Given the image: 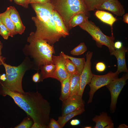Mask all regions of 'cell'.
Segmentation results:
<instances>
[{
  "label": "cell",
  "mask_w": 128,
  "mask_h": 128,
  "mask_svg": "<svg viewBox=\"0 0 128 128\" xmlns=\"http://www.w3.org/2000/svg\"><path fill=\"white\" fill-rule=\"evenodd\" d=\"M0 95L11 97L33 122L48 125L50 120V104L38 91H29L22 94L12 91L0 84Z\"/></svg>",
  "instance_id": "6da1fadb"
},
{
  "label": "cell",
  "mask_w": 128,
  "mask_h": 128,
  "mask_svg": "<svg viewBox=\"0 0 128 128\" xmlns=\"http://www.w3.org/2000/svg\"><path fill=\"white\" fill-rule=\"evenodd\" d=\"M30 4L36 15L32 18L36 27L35 36L50 45H53L62 37L57 30L53 18L54 9L51 4Z\"/></svg>",
  "instance_id": "7a4b0ae2"
},
{
  "label": "cell",
  "mask_w": 128,
  "mask_h": 128,
  "mask_svg": "<svg viewBox=\"0 0 128 128\" xmlns=\"http://www.w3.org/2000/svg\"><path fill=\"white\" fill-rule=\"evenodd\" d=\"M27 41L29 44L26 45L22 50L26 56H29L33 59L32 69L38 71L41 66L53 64L52 56L55 53L53 45L37 38L33 32L30 33Z\"/></svg>",
  "instance_id": "3957f363"
},
{
  "label": "cell",
  "mask_w": 128,
  "mask_h": 128,
  "mask_svg": "<svg viewBox=\"0 0 128 128\" xmlns=\"http://www.w3.org/2000/svg\"><path fill=\"white\" fill-rule=\"evenodd\" d=\"M5 59L2 57L1 61L5 69L6 78L4 81L0 80V84L12 91L24 93L25 92L22 87V79L26 72L32 69V61L28 56H26L19 65L15 66L5 63Z\"/></svg>",
  "instance_id": "277c9868"
},
{
  "label": "cell",
  "mask_w": 128,
  "mask_h": 128,
  "mask_svg": "<svg viewBox=\"0 0 128 128\" xmlns=\"http://www.w3.org/2000/svg\"><path fill=\"white\" fill-rule=\"evenodd\" d=\"M50 1L53 9L61 17L69 31L71 29L69 22L74 15L82 13L90 16L83 0H51Z\"/></svg>",
  "instance_id": "5b68a950"
},
{
  "label": "cell",
  "mask_w": 128,
  "mask_h": 128,
  "mask_svg": "<svg viewBox=\"0 0 128 128\" xmlns=\"http://www.w3.org/2000/svg\"><path fill=\"white\" fill-rule=\"evenodd\" d=\"M79 26L92 37L93 39L96 41L98 47L101 48L103 45L107 46L110 55L115 50L114 46V37L113 35L109 37L104 34L99 27L91 21L87 20Z\"/></svg>",
  "instance_id": "8992f818"
},
{
  "label": "cell",
  "mask_w": 128,
  "mask_h": 128,
  "mask_svg": "<svg viewBox=\"0 0 128 128\" xmlns=\"http://www.w3.org/2000/svg\"><path fill=\"white\" fill-rule=\"evenodd\" d=\"M119 73L116 71L114 73L109 71L107 74L103 75H97L93 74L91 82L88 84L90 90L88 93L89 97L87 103H92L94 94L97 90L118 78Z\"/></svg>",
  "instance_id": "52a82bcc"
},
{
  "label": "cell",
  "mask_w": 128,
  "mask_h": 128,
  "mask_svg": "<svg viewBox=\"0 0 128 128\" xmlns=\"http://www.w3.org/2000/svg\"><path fill=\"white\" fill-rule=\"evenodd\" d=\"M128 79V73L123 75L121 77L117 78L112 81L105 86L110 92L111 96V103L110 110L112 113L115 111L118 96Z\"/></svg>",
  "instance_id": "ba28073f"
},
{
  "label": "cell",
  "mask_w": 128,
  "mask_h": 128,
  "mask_svg": "<svg viewBox=\"0 0 128 128\" xmlns=\"http://www.w3.org/2000/svg\"><path fill=\"white\" fill-rule=\"evenodd\" d=\"M92 55V52L88 51L86 54V60L80 75V89L78 95L82 97L86 86L90 82L93 76L91 70V59Z\"/></svg>",
  "instance_id": "9c48e42d"
},
{
  "label": "cell",
  "mask_w": 128,
  "mask_h": 128,
  "mask_svg": "<svg viewBox=\"0 0 128 128\" xmlns=\"http://www.w3.org/2000/svg\"><path fill=\"white\" fill-rule=\"evenodd\" d=\"M85 102L82 97L78 95L69 96L62 102L61 116L78 109L84 108Z\"/></svg>",
  "instance_id": "30bf717a"
},
{
  "label": "cell",
  "mask_w": 128,
  "mask_h": 128,
  "mask_svg": "<svg viewBox=\"0 0 128 128\" xmlns=\"http://www.w3.org/2000/svg\"><path fill=\"white\" fill-rule=\"evenodd\" d=\"M52 59L53 64L56 66L54 78L61 82L66 78L69 74L65 69L66 58L63 55L61 52L59 56L53 55Z\"/></svg>",
  "instance_id": "8fae6325"
},
{
  "label": "cell",
  "mask_w": 128,
  "mask_h": 128,
  "mask_svg": "<svg viewBox=\"0 0 128 128\" xmlns=\"http://www.w3.org/2000/svg\"><path fill=\"white\" fill-rule=\"evenodd\" d=\"M96 9L108 10L118 16H122L125 12L123 6L118 0H106Z\"/></svg>",
  "instance_id": "7c38bea8"
},
{
  "label": "cell",
  "mask_w": 128,
  "mask_h": 128,
  "mask_svg": "<svg viewBox=\"0 0 128 128\" xmlns=\"http://www.w3.org/2000/svg\"><path fill=\"white\" fill-rule=\"evenodd\" d=\"M127 51V49L122 46L120 49H115L111 55H114L117 59L118 66L117 71L119 73L122 72L128 73L125 56L126 53Z\"/></svg>",
  "instance_id": "4fadbf2b"
},
{
  "label": "cell",
  "mask_w": 128,
  "mask_h": 128,
  "mask_svg": "<svg viewBox=\"0 0 128 128\" xmlns=\"http://www.w3.org/2000/svg\"><path fill=\"white\" fill-rule=\"evenodd\" d=\"M10 17L14 25L17 34L21 35L24 32L25 27L23 24L19 14L14 6H10Z\"/></svg>",
  "instance_id": "5bb4252c"
},
{
  "label": "cell",
  "mask_w": 128,
  "mask_h": 128,
  "mask_svg": "<svg viewBox=\"0 0 128 128\" xmlns=\"http://www.w3.org/2000/svg\"><path fill=\"white\" fill-rule=\"evenodd\" d=\"M10 7H8L4 12L0 13V18L2 23L9 30L10 32V36L13 37L17 34L15 31L14 24L10 17Z\"/></svg>",
  "instance_id": "9a60e30c"
},
{
  "label": "cell",
  "mask_w": 128,
  "mask_h": 128,
  "mask_svg": "<svg viewBox=\"0 0 128 128\" xmlns=\"http://www.w3.org/2000/svg\"><path fill=\"white\" fill-rule=\"evenodd\" d=\"M53 17L57 29L62 37H65L69 35V30L61 17L54 10L53 12Z\"/></svg>",
  "instance_id": "2e32d148"
},
{
  "label": "cell",
  "mask_w": 128,
  "mask_h": 128,
  "mask_svg": "<svg viewBox=\"0 0 128 128\" xmlns=\"http://www.w3.org/2000/svg\"><path fill=\"white\" fill-rule=\"evenodd\" d=\"M92 120L96 123L94 128H104L110 123H113L111 117L105 112H102L99 115H96Z\"/></svg>",
  "instance_id": "e0dca14e"
},
{
  "label": "cell",
  "mask_w": 128,
  "mask_h": 128,
  "mask_svg": "<svg viewBox=\"0 0 128 128\" xmlns=\"http://www.w3.org/2000/svg\"><path fill=\"white\" fill-rule=\"evenodd\" d=\"M40 69L41 72L39 73L40 79L39 82H42L45 79L48 78H54L56 70L55 64H51L42 65L40 66Z\"/></svg>",
  "instance_id": "ac0fdd59"
},
{
  "label": "cell",
  "mask_w": 128,
  "mask_h": 128,
  "mask_svg": "<svg viewBox=\"0 0 128 128\" xmlns=\"http://www.w3.org/2000/svg\"><path fill=\"white\" fill-rule=\"evenodd\" d=\"M71 74H69L68 76L60 82L61 88L59 99L62 102L67 99L69 96L70 83Z\"/></svg>",
  "instance_id": "d6986e66"
},
{
  "label": "cell",
  "mask_w": 128,
  "mask_h": 128,
  "mask_svg": "<svg viewBox=\"0 0 128 128\" xmlns=\"http://www.w3.org/2000/svg\"><path fill=\"white\" fill-rule=\"evenodd\" d=\"M95 15L103 22L110 25L111 27L113 23L117 20L111 13L100 10H97Z\"/></svg>",
  "instance_id": "ffe728a7"
},
{
  "label": "cell",
  "mask_w": 128,
  "mask_h": 128,
  "mask_svg": "<svg viewBox=\"0 0 128 128\" xmlns=\"http://www.w3.org/2000/svg\"><path fill=\"white\" fill-rule=\"evenodd\" d=\"M80 74H72L70 78L69 96L78 95L80 89Z\"/></svg>",
  "instance_id": "44dd1931"
},
{
  "label": "cell",
  "mask_w": 128,
  "mask_h": 128,
  "mask_svg": "<svg viewBox=\"0 0 128 128\" xmlns=\"http://www.w3.org/2000/svg\"><path fill=\"white\" fill-rule=\"evenodd\" d=\"M89 17L85 14L82 13H77L71 17L69 23L70 29L82 24L88 20Z\"/></svg>",
  "instance_id": "7402d4cb"
},
{
  "label": "cell",
  "mask_w": 128,
  "mask_h": 128,
  "mask_svg": "<svg viewBox=\"0 0 128 128\" xmlns=\"http://www.w3.org/2000/svg\"><path fill=\"white\" fill-rule=\"evenodd\" d=\"M85 111L84 108L77 110L64 115L59 117L57 121L61 128H63L69 120L74 117L82 114Z\"/></svg>",
  "instance_id": "603a6c76"
},
{
  "label": "cell",
  "mask_w": 128,
  "mask_h": 128,
  "mask_svg": "<svg viewBox=\"0 0 128 128\" xmlns=\"http://www.w3.org/2000/svg\"><path fill=\"white\" fill-rule=\"evenodd\" d=\"M61 52L65 58L69 59L75 65L78 73L80 75L82 73L85 62V58L73 57L66 55L63 52Z\"/></svg>",
  "instance_id": "cb8c5ba5"
},
{
  "label": "cell",
  "mask_w": 128,
  "mask_h": 128,
  "mask_svg": "<svg viewBox=\"0 0 128 128\" xmlns=\"http://www.w3.org/2000/svg\"><path fill=\"white\" fill-rule=\"evenodd\" d=\"M88 11H94L106 0H83Z\"/></svg>",
  "instance_id": "d4e9b609"
},
{
  "label": "cell",
  "mask_w": 128,
  "mask_h": 128,
  "mask_svg": "<svg viewBox=\"0 0 128 128\" xmlns=\"http://www.w3.org/2000/svg\"><path fill=\"white\" fill-rule=\"evenodd\" d=\"M87 48L84 42L81 43L70 51L73 55H79L83 54L87 50Z\"/></svg>",
  "instance_id": "484cf974"
},
{
  "label": "cell",
  "mask_w": 128,
  "mask_h": 128,
  "mask_svg": "<svg viewBox=\"0 0 128 128\" xmlns=\"http://www.w3.org/2000/svg\"><path fill=\"white\" fill-rule=\"evenodd\" d=\"M65 67L66 71L72 75L78 73L75 65L69 59L66 58Z\"/></svg>",
  "instance_id": "4316f807"
},
{
  "label": "cell",
  "mask_w": 128,
  "mask_h": 128,
  "mask_svg": "<svg viewBox=\"0 0 128 128\" xmlns=\"http://www.w3.org/2000/svg\"><path fill=\"white\" fill-rule=\"evenodd\" d=\"M33 124V122L30 118H25L19 124L14 127V128H30Z\"/></svg>",
  "instance_id": "83f0119b"
},
{
  "label": "cell",
  "mask_w": 128,
  "mask_h": 128,
  "mask_svg": "<svg viewBox=\"0 0 128 128\" xmlns=\"http://www.w3.org/2000/svg\"><path fill=\"white\" fill-rule=\"evenodd\" d=\"M0 35L5 40H7L10 36L9 30L2 23L0 24Z\"/></svg>",
  "instance_id": "f1b7e54d"
},
{
  "label": "cell",
  "mask_w": 128,
  "mask_h": 128,
  "mask_svg": "<svg viewBox=\"0 0 128 128\" xmlns=\"http://www.w3.org/2000/svg\"><path fill=\"white\" fill-rule=\"evenodd\" d=\"M48 126L49 128H61L57 121L53 118L50 119Z\"/></svg>",
  "instance_id": "f546056e"
},
{
  "label": "cell",
  "mask_w": 128,
  "mask_h": 128,
  "mask_svg": "<svg viewBox=\"0 0 128 128\" xmlns=\"http://www.w3.org/2000/svg\"><path fill=\"white\" fill-rule=\"evenodd\" d=\"M15 3L26 8L28 7L29 0H14Z\"/></svg>",
  "instance_id": "4dcf8cb0"
},
{
  "label": "cell",
  "mask_w": 128,
  "mask_h": 128,
  "mask_svg": "<svg viewBox=\"0 0 128 128\" xmlns=\"http://www.w3.org/2000/svg\"><path fill=\"white\" fill-rule=\"evenodd\" d=\"M106 66L105 64L103 62H100L97 63L96 65V68L98 72H102L105 70Z\"/></svg>",
  "instance_id": "1f68e13d"
},
{
  "label": "cell",
  "mask_w": 128,
  "mask_h": 128,
  "mask_svg": "<svg viewBox=\"0 0 128 128\" xmlns=\"http://www.w3.org/2000/svg\"><path fill=\"white\" fill-rule=\"evenodd\" d=\"M51 0H29V4L37 3L45 4L47 3H50Z\"/></svg>",
  "instance_id": "d6a6232c"
},
{
  "label": "cell",
  "mask_w": 128,
  "mask_h": 128,
  "mask_svg": "<svg viewBox=\"0 0 128 128\" xmlns=\"http://www.w3.org/2000/svg\"><path fill=\"white\" fill-rule=\"evenodd\" d=\"M31 128H48V125H42L40 124L34 122Z\"/></svg>",
  "instance_id": "836d02e7"
},
{
  "label": "cell",
  "mask_w": 128,
  "mask_h": 128,
  "mask_svg": "<svg viewBox=\"0 0 128 128\" xmlns=\"http://www.w3.org/2000/svg\"><path fill=\"white\" fill-rule=\"evenodd\" d=\"M40 79V75L38 71L35 73L32 77V80L35 82H39Z\"/></svg>",
  "instance_id": "e575fe53"
},
{
  "label": "cell",
  "mask_w": 128,
  "mask_h": 128,
  "mask_svg": "<svg viewBox=\"0 0 128 128\" xmlns=\"http://www.w3.org/2000/svg\"><path fill=\"white\" fill-rule=\"evenodd\" d=\"M114 46L115 49H119L122 46V42L119 41H117L114 44Z\"/></svg>",
  "instance_id": "d590c367"
},
{
  "label": "cell",
  "mask_w": 128,
  "mask_h": 128,
  "mask_svg": "<svg viewBox=\"0 0 128 128\" xmlns=\"http://www.w3.org/2000/svg\"><path fill=\"white\" fill-rule=\"evenodd\" d=\"M80 121L78 119L72 120L70 122V124L72 126H76L79 125L80 123Z\"/></svg>",
  "instance_id": "8d00e7d4"
},
{
  "label": "cell",
  "mask_w": 128,
  "mask_h": 128,
  "mask_svg": "<svg viewBox=\"0 0 128 128\" xmlns=\"http://www.w3.org/2000/svg\"><path fill=\"white\" fill-rule=\"evenodd\" d=\"M123 21L124 23L128 24V13H126L123 15Z\"/></svg>",
  "instance_id": "74e56055"
},
{
  "label": "cell",
  "mask_w": 128,
  "mask_h": 128,
  "mask_svg": "<svg viewBox=\"0 0 128 128\" xmlns=\"http://www.w3.org/2000/svg\"><path fill=\"white\" fill-rule=\"evenodd\" d=\"M3 47V44L2 42L0 41V65H2L1 59L2 57V56H1L2 54L1 52V50Z\"/></svg>",
  "instance_id": "f35d334b"
},
{
  "label": "cell",
  "mask_w": 128,
  "mask_h": 128,
  "mask_svg": "<svg viewBox=\"0 0 128 128\" xmlns=\"http://www.w3.org/2000/svg\"><path fill=\"white\" fill-rule=\"evenodd\" d=\"M6 74H3L1 75L0 76V79L2 81H4L6 79Z\"/></svg>",
  "instance_id": "ab89813d"
},
{
  "label": "cell",
  "mask_w": 128,
  "mask_h": 128,
  "mask_svg": "<svg viewBox=\"0 0 128 128\" xmlns=\"http://www.w3.org/2000/svg\"><path fill=\"white\" fill-rule=\"evenodd\" d=\"M114 128V124L113 123H110L106 126L105 128Z\"/></svg>",
  "instance_id": "60d3db41"
},
{
  "label": "cell",
  "mask_w": 128,
  "mask_h": 128,
  "mask_svg": "<svg viewBox=\"0 0 128 128\" xmlns=\"http://www.w3.org/2000/svg\"><path fill=\"white\" fill-rule=\"evenodd\" d=\"M128 126L124 124H122L120 125L117 128H127Z\"/></svg>",
  "instance_id": "b9f144b4"
},
{
  "label": "cell",
  "mask_w": 128,
  "mask_h": 128,
  "mask_svg": "<svg viewBox=\"0 0 128 128\" xmlns=\"http://www.w3.org/2000/svg\"><path fill=\"white\" fill-rule=\"evenodd\" d=\"M84 128H92V127L90 126H87V127H85Z\"/></svg>",
  "instance_id": "7bdbcfd3"
},
{
  "label": "cell",
  "mask_w": 128,
  "mask_h": 128,
  "mask_svg": "<svg viewBox=\"0 0 128 128\" xmlns=\"http://www.w3.org/2000/svg\"><path fill=\"white\" fill-rule=\"evenodd\" d=\"M1 23H2V22H1V20L0 18V24Z\"/></svg>",
  "instance_id": "ee69618b"
},
{
  "label": "cell",
  "mask_w": 128,
  "mask_h": 128,
  "mask_svg": "<svg viewBox=\"0 0 128 128\" xmlns=\"http://www.w3.org/2000/svg\"><path fill=\"white\" fill-rule=\"evenodd\" d=\"M10 1L12 2L13 0H9Z\"/></svg>",
  "instance_id": "f6af8a7d"
},
{
  "label": "cell",
  "mask_w": 128,
  "mask_h": 128,
  "mask_svg": "<svg viewBox=\"0 0 128 128\" xmlns=\"http://www.w3.org/2000/svg\"></svg>",
  "instance_id": "bcb514c9"
}]
</instances>
